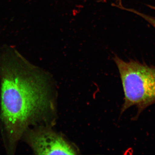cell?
Listing matches in <instances>:
<instances>
[{"label": "cell", "mask_w": 155, "mask_h": 155, "mask_svg": "<svg viewBox=\"0 0 155 155\" xmlns=\"http://www.w3.org/2000/svg\"><path fill=\"white\" fill-rule=\"evenodd\" d=\"M0 118L7 146L14 152L29 126L46 121L53 103L44 72L15 49H7L0 57Z\"/></svg>", "instance_id": "6da1fadb"}, {"label": "cell", "mask_w": 155, "mask_h": 155, "mask_svg": "<svg viewBox=\"0 0 155 155\" xmlns=\"http://www.w3.org/2000/svg\"><path fill=\"white\" fill-rule=\"evenodd\" d=\"M114 60L119 70L124 94L121 114L135 106L137 119L143 111L155 104V66L135 60L123 61L118 56Z\"/></svg>", "instance_id": "7a4b0ae2"}, {"label": "cell", "mask_w": 155, "mask_h": 155, "mask_svg": "<svg viewBox=\"0 0 155 155\" xmlns=\"http://www.w3.org/2000/svg\"><path fill=\"white\" fill-rule=\"evenodd\" d=\"M26 141L38 155H75L78 150L72 143L48 126L26 131Z\"/></svg>", "instance_id": "3957f363"}, {"label": "cell", "mask_w": 155, "mask_h": 155, "mask_svg": "<svg viewBox=\"0 0 155 155\" xmlns=\"http://www.w3.org/2000/svg\"><path fill=\"white\" fill-rule=\"evenodd\" d=\"M122 8L123 10L124 9V10H126V11H130V12L133 13V14L138 15L139 17H141L142 18L144 19L146 22H148L150 25H151L154 28H155V17L150 16V15H147V14H143V13L140 12V11L134 10V9L126 8L124 7H123Z\"/></svg>", "instance_id": "277c9868"}, {"label": "cell", "mask_w": 155, "mask_h": 155, "mask_svg": "<svg viewBox=\"0 0 155 155\" xmlns=\"http://www.w3.org/2000/svg\"><path fill=\"white\" fill-rule=\"evenodd\" d=\"M117 2H118V5H121L122 4V0H117Z\"/></svg>", "instance_id": "5b68a950"}]
</instances>
